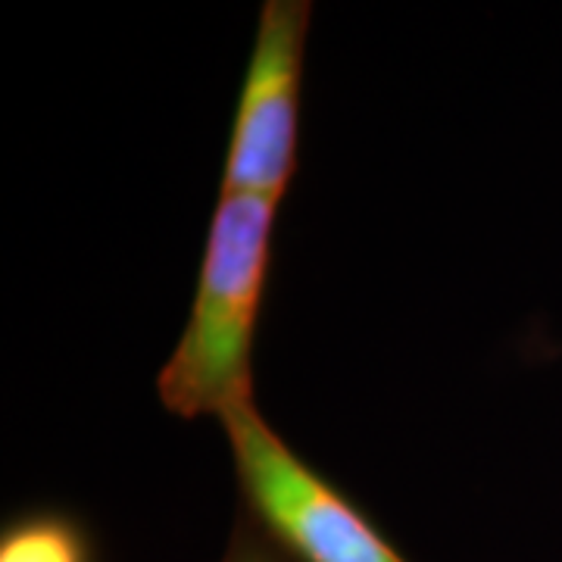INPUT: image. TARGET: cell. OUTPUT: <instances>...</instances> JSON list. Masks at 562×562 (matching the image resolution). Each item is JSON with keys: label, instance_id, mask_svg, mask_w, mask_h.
<instances>
[{"label": "cell", "instance_id": "obj_1", "mask_svg": "<svg viewBox=\"0 0 562 562\" xmlns=\"http://www.w3.org/2000/svg\"><path fill=\"white\" fill-rule=\"evenodd\" d=\"M279 203L220 194L198 291L176 350L157 375L160 403L179 419H225L254 401V338L272 262Z\"/></svg>", "mask_w": 562, "mask_h": 562}, {"label": "cell", "instance_id": "obj_2", "mask_svg": "<svg viewBox=\"0 0 562 562\" xmlns=\"http://www.w3.org/2000/svg\"><path fill=\"white\" fill-rule=\"evenodd\" d=\"M222 428L232 443L241 513L294 562H406L341 487L322 479L262 419L257 401L235 406Z\"/></svg>", "mask_w": 562, "mask_h": 562}, {"label": "cell", "instance_id": "obj_3", "mask_svg": "<svg viewBox=\"0 0 562 562\" xmlns=\"http://www.w3.org/2000/svg\"><path fill=\"white\" fill-rule=\"evenodd\" d=\"M310 0H266L225 154L222 194L281 203L297 172Z\"/></svg>", "mask_w": 562, "mask_h": 562}, {"label": "cell", "instance_id": "obj_4", "mask_svg": "<svg viewBox=\"0 0 562 562\" xmlns=\"http://www.w3.org/2000/svg\"><path fill=\"white\" fill-rule=\"evenodd\" d=\"M0 562H94L79 522L60 513H35L13 522L0 541Z\"/></svg>", "mask_w": 562, "mask_h": 562}, {"label": "cell", "instance_id": "obj_5", "mask_svg": "<svg viewBox=\"0 0 562 562\" xmlns=\"http://www.w3.org/2000/svg\"><path fill=\"white\" fill-rule=\"evenodd\" d=\"M222 562H294L281 553L276 543L266 538V531H260V525L254 522L250 516H238L235 522V535L228 541V550Z\"/></svg>", "mask_w": 562, "mask_h": 562}]
</instances>
